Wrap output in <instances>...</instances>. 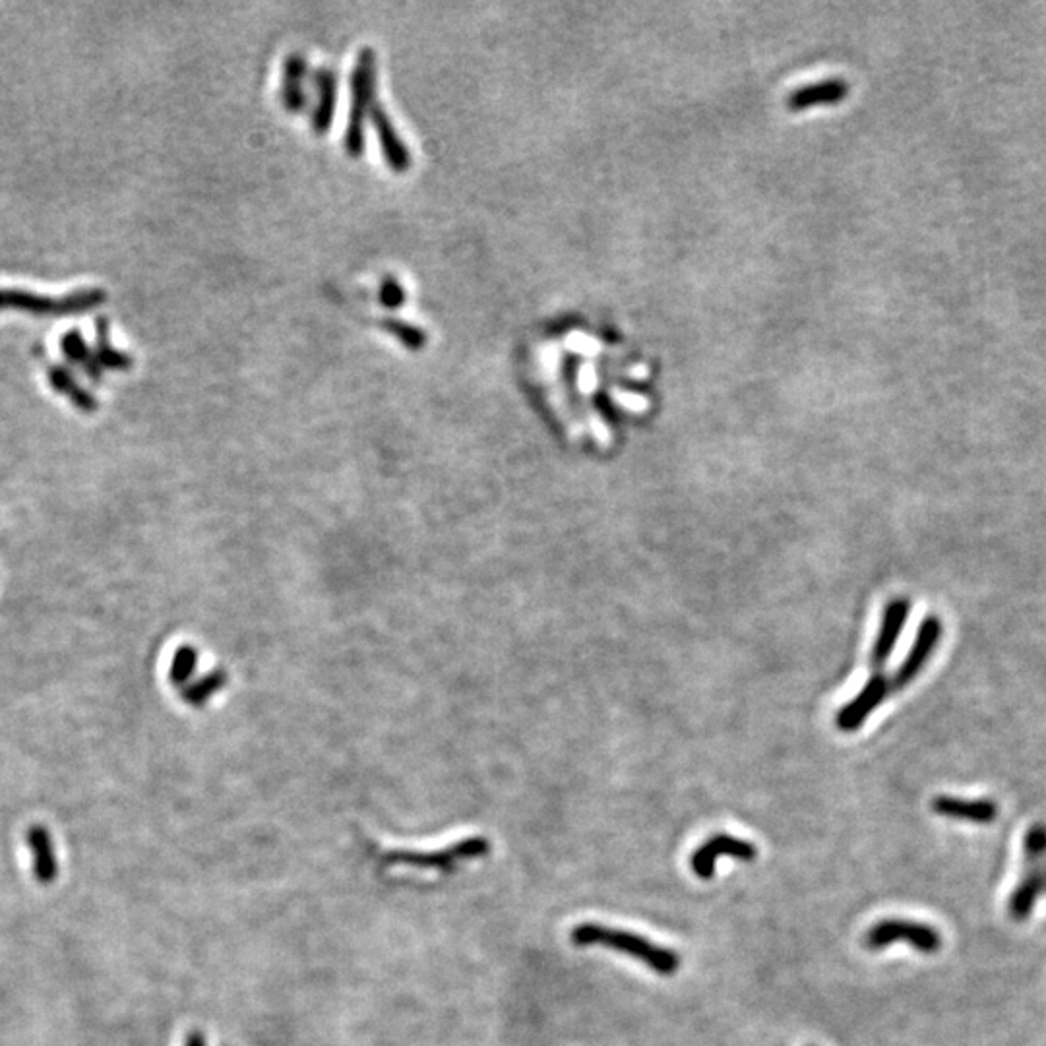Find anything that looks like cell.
<instances>
[{
	"mask_svg": "<svg viewBox=\"0 0 1046 1046\" xmlns=\"http://www.w3.org/2000/svg\"><path fill=\"white\" fill-rule=\"evenodd\" d=\"M374 53L370 49H363L357 64H355V70H353V80H351V90H353V103H351V117H349V128H347V134H345V148L351 155H361L363 148H365V132H363V123H365V113L367 109L372 107V93H374Z\"/></svg>",
	"mask_w": 1046,
	"mask_h": 1046,
	"instance_id": "5",
	"label": "cell"
},
{
	"mask_svg": "<svg viewBox=\"0 0 1046 1046\" xmlns=\"http://www.w3.org/2000/svg\"><path fill=\"white\" fill-rule=\"evenodd\" d=\"M370 109H372V123L376 126V132H378L380 146H382V152H384L386 161L390 163V167L396 173L407 171L409 165H411V155L407 152L405 144L401 142L398 132L394 130L390 117L384 113V109L378 103H372Z\"/></svg>",
	"mask_w": 1046,
	"mask_h": 1046,
	"instance_id": "12",
	"label": "cell"
},
{
	"mask_svg": "<svg viewBox=\"0 0 1046 1046\" xmlns=\"http://www.w3.org/2000/svg\"><path fill=\"white\" fill-rule=\"evenodd\" d=\"M316 82H318V90H320V105L312 117V126L318 134H324L330 123H332V117H334V107H336V74L332 70H320L316 74Z\"/></svg>",
	"mask_w": 1046,
	"mask_h": 1046,
	"instance_id": "16",
	"label": "cell"
},
{
	"mask_svg": "<svg viewBox=\"0 0 1046 1046\" xmlns=\"http://www.w3.org/2000/svg\"><path fill=\"white\" fill-rule=\"evenodd\" d=\"M909 611H911V603L909 599H893L888 603L884 615H882V624H880V630H878V638L874 642V649H872V665L876 669L884 667L888 663V659L892 657L893 649L895 644L907 624V618H909Z\"/></svg>",
	"mask_w": 1046,
	"mask_h": 1046,
	"instance_id": "9",
	"label": "cell"
},
{
	"mask_svg": "<svg viewBox=\"0 0 1046 1046\" xmlns=\"http://www.w3.org/2000/svg\"><path fill=\"white\" fill-rule=\"evenodd\" d=\"M380 299H382V303H384L386 307H400L401 303L405 301V291H403V287L398 283V279L388 277V279L382 283Z\"/></svg>",
	"mask_w": 1046,
	"mask_h": 1046,
	"instance_id": "22",
	"label": "cell"
},
{
	"mask_svg": "<svg viewBox=\"0 0 1046 1046\" xmlns=\"http://www.w3.org/2000/svg\"><path fill=\"white\" fill-rule=\"evenodd\" d=\"M1043 872H1045V886H1046V861L1043 862Z\"/></svg>",
	"mask_w": 1046,
	"mask_h": 1046,
	"instance_id": "24",
	"label": "cell"
},
{
	"mask_svg": "<svg viewBox=\"0 0 1046 1046\" xmlns=\"http://www.w3.org/2000/svg\"><path fill=\"white\" fill-rule=\"evenodd\" d=\"M570 940L578 948L599 946L618 954L630 955L663 977H671L680 969V957L675 950L663 948L636 932H628L622 928L582 923L570 932Z\"/></svg>",
	"mask_w": 1046,
	"mask_h": 1046,
	"instance_id": "1",
	"label": "cell"
},
{
	"mask_svg": "<svg viewBox=\"0 0 1046 1046\" xmlns=\"http://www.w3.org/2000/svg\"><path fill=\"white\" fill-rule=\"evenodd\" d=\"M1023 861L1025 866L1043 864L1046 861V826L1035 824L1023 837Z\"/></svg>",
	"mask_w": 1046,
	"mask_h": 1046,
	"instance_id": "20",
	"label": "cell"
},
{
	"mask_svg": "<svg viewBox=\"0 0 1046 1046\" xmlns=\"http://www.w3.org/2000/svg\"><path fill=\"white\" fill-rule=\"evenodd\" d=\"M107 293L103 289H80L64 297H43L22 289H0V310L14 308L33 316H76L105 305Z\"/></svg>",
	"mask_w": 1046,
	"mask_h": 1046,
	"instance_id": "2",
	"label": "cell"
},
{
	"mask_svg": "<svg viewBox=\"0 0 1046 1046\" xmlns=\"http://www.w3.org/2000/svg\"><path fill=\"white\" fill-rule=\"evenodd\" d=\"M890 680L882 675H876V677L870 678L861 692L857 694L855 700H851L849 704H845L841 711L837 713L835 717V725L845 731V733H853L861 727L862 723L874 713V709L878 708L888 692H890Z\"/></svg>",
	"mask_w": 1046,
	"mask_h": 1046,
	"instance_id": "8",
	"label": "cell"
},
{
	"mask_svg": "<svg viewBox=\"0 0 1046 1046\" xmlns=\"http://www.w3.org/2000/svg\"><path fill=\"white\" fill-rule=\"evenodd\" d=\"M47 370H49V380H51L53 388L57 392L66 394L76 407H80L84 411L97 409V400L76 382V378L72 376L70 370L64 369L61 365H47Z\"/></svg>",
	"mask_w": 1046,
	"mask_h": 1046,
	"instance_id": "17",
	"label": "cell"
},
{
	"mask_svg": "<svg viewBox=\"0 0 1046 1046\" xmlns=\"http://www.w3.org/2000/svg\"><path fill=\"white\" fill-rule=\"evenodd\" d=\"M1043 893H1046L1043 864L1025 866L1023 876L1019 878L1014 892L1010 895V901H1008V911H1010L1012 919L1027 921Z\"/></svg>",
	"mask_w": 1046,
	"mask_h": 1046,
	"instance_id": "11",
	"label": "cell"
},
{
	"mask_svg": "<svg viewBox=\"0 0 1046 1046\" xmlns=\"http://www.w3.org/2000/svg\"><path fill=\"white\" fill-rule=\"evenodd\" d=\"M26 841L30 845L31 853H33V876L39 884L47 886L51 884L55 878H57V857H55V847H53V841H51V833L41 828V826H33L26 833Z\"/></svg>",
	"mask_w": 1046,
	"mask_h": 1046,
	"instance_id": "13",
	"label": "cell"
},
{
	"mask_svg": "<svg viewBox=\"0 0 1046 1046\" xmlns=\"http://www.w3.org/2000/svg\"><path fill=\"white\" fill-rule=\"evenodd\" d=\"M185 1046H208L206 1035L202 1031H190L186 1037Z\"/></svg>",
	"mask_w": 1046,
	"mask_h": 1046,
	"instance_id": "23",
	"label": "cell"
},
{
	"mask_svg": "<svg viewBox=\"0 0 1046 1046\" xmlns=\"http://www.w3.org/2000/svg\"><path fill=\"white\" fill-rule=\"evenodd\" d=\"M489 851H491V843L485 837H469V839H462L454 845H446V847L434 849V851H411V849L384 851L380 855V862L386 866L403 864V866L423 868V870L454 872V868L460 862L487 857Z\"/></svg>",
	"mask_w": 1046,
	"mask_h": 1046,
	"instance_id": "3",
	"label": "cell"
},
{
	"mask_svg": "<svg viewBox=\"0 0 1046 1046\" xmlns=\"http://www.w3.org/2000/svg\"><path fill=\"white\" fill-rule=\"evenodd\" d=\"M307 62L301 55L289 57L285 66V88H283V101L289 107V111H301L305 103V95L301 90V80L305 76Z\"/></svg>",
	"mask_w": 1046,
	"mask_h": 1046,
	"instance_id": "18",
	"label": "cell"
},
{
	"mask_svg": "<svg viewBox=\"0 0 1046 1046\" xmlns=\"http://www.w3.org/2000/svg\"><path fill=\"white\" fill-rule=\"evenodd\" d=\"M62 353L66 355V359L84 370V374L92 380V382H99L101 376H103V367L99 365L95 353H93L92 347L86 343V339L82 336L80 330H70L66 332L61 339Z\"/></svg>",
	"mask_w": 1046,
	"mask_h": 1046,
	"instance_id": "14",
	"label": "cell"
},
{
	"mask_svg": "<svg viewBox=\"0 0 1046 1046\" xmlns=\"http://www.w3.org/2000/svg\"><path fill=\"white\" fill-rule=\"evenodd\" d=\"M95 357L101 367L111 370H128L134 365V359L130 353H123L111 345V322L105 316H99L95 320Z\"/></svg>",
	"mask_w": 1046,
	"mask_h": 1046,
	"instance_id": "15",
	"label": "cell"
},
{
	"mask_svg": "<svg viewBox=\"0 0 1046 1046\" xmlns=\"http://www.w3.org/2000/svg\"><path fill=\"white\" fill-rule=\"evenodd\" d=\"M932 810L938 816L961 820L977 826H988L998 818V804L988 799H959L940 795L932 800Z\"/></svg>",
	"mask_w": 1046,
	"mask_h": 1046,
	"instance_id": "10",
	"label": "cell"
},
{
	"mask_svg": "<svg viewBox=\"0 0 1046 1046\" xmlns=\"http://www.w3.org/2000/svg\"><path fill=\"white\" fill-rule=\"evenodd\" d=\"M843 93H845V86L841 82H828V84H822V86L800 90L797 95H793V99H789V105L799 109V107L814 105V103H820V101L828 103V101L839 99Z\"/></svg>",
	"mask_w": 1046,
	"mask_h": 1046,
	"instance_id": "19",
	"label": "cell"
},
{
	"mask_svg": "<svg viewBox=\"0 0 1046 1046\" xmlns=\"http://www.w3.org/2000/svg\"><path fill=\"white\" fill-rule=\"evenodd\" d=\"M384 326H386V330H390L409 349L417 351V349H423L425 343H427V334L421 328H417V326H413L409 322H401V320H392L390 318V320L384 322Z\"/></svg>",
	"mask_w": 1046,
	"mask_h": 1046,
	"instance_id": "21",
	"label": "cell"
},
{
	"mask_svg": "<svg viewBox=\"0 0 1046 1046\" xmlns=\"http://www.w3.org/2000/svg\"><path fill=\"white\" fill-rule=\"evenodd\" d=\"M721 857L750 862L758 857V849L754 843H750L746 839H739L729 833L711 835L704 845H700L694 851V855L690 859L692 872L702 880H711L715 876V864Z\"/></svg>",
	"mask_w": 1046,
	"mask_h": 1046,
	"instance_id": "6",
	"label": "cell"
},
{
	"mask_svg": "<svg viewBox=\"0 0 1046 1046\" xmlns=\"http://www.w3.org/2000/svg\"><path fill=\"white\" fill-rule=\"evenodd\" d=\"M893 942H907L913 950L921 954H938L942 950V936L930 924L907 921V919H884L870 926L864 936L868 950H884Z\"/></svg>",
	"mask_w": 1046,
	"mask_h": 1046,
	"instance_id": "4",
	"label": "cell"
},
{
	"mask_svg": "<svg viewBox=\"0 0 1046 1046\" xmlns=\"http://www.w3.org/2000/svg\"><path fill=\"white\" fill-rule=\"evenodd\" d=\"M940 638H942V622L936 615H928L921 622L919 626V632H917V638L911 646V651L907 653L905 661L901 663V667L897 669V673L893 675V680L890 682L892 690H901L905 686H909L915 678L921 675V671L926 665V661L932 657L934 649L940 644Z\"/></svg>",
	"mask_w": 1046,
	"mask_h": 1046,
	"instance_id": "7",
	"label": "cell"
}]
</instances>
